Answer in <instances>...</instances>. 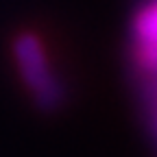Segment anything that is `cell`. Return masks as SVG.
Masks as SVG:
<instances>
[{"label":"cell","instance_id":"6da1fadb","mask_svg":"<svg viewBox=\"0 0 157 157\" xmlns=\"http://www.w3.org/2000/svg\"><path fill=\"white\" fill-rule=\"evenodd\" d=\"M15 59H17V66L20 72H22L24 81L29 83V87L37 94V98L42 103L50 105L57 101V85H55V78L48 72V61H46V55L44 48L39 44V39L31 33L26 35H20L17 42H15Z\"/></svg>","mask_w":157,"mask_h":157},{"label":"cell","instance_id":"7a4b0ae2","mask_svg":"<svg viewBox=\"0 0 157 157\" xmlns=\"http://www.w3.org/2000/svg\"><path fill=\"white\" fill-rule=\"evenodd\" d=\"M135 33L142 44H157V5L144 9L135 20Z\"/></svg>","mask_w":157,"mask_h":157}]
</instances>
